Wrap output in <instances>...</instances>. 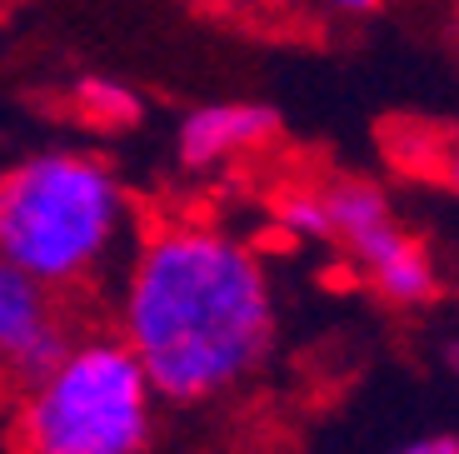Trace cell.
Returning <instances> with one entry per match:
<instances>
[{
  "label": "cell",
  "mask_w": 459,
  "mask_h": 454,
  "mask_svg": "<svg viewBox=\"0 0 459 454\" xmlns=\"http://www.w3.org/2000/svg\"><path fill=\"white\" fill-rule=\"evenodd\" d=\"M135 230V195L95 150L46 145L0 170V265L65 300L120 270Z\"/></svg>",
  "instance_id": "2"
},
{
  "label": "cell",
  "mask_w": 459,
  "mask_h": 454,
  "mask_svg": "<svg viewBox=\"0 0 459 454\" xmlns=\"http://www.w3.org/2000/svg\"><path fill=\"white\" fill-rule=\"evenodd\" d=\"M75 110L100 130H126L140 120V95L130 91V85H120V80H110V75H91V80H81V91H75Z\"/></svg>",
  "instance_id": "7"
},
{
  "label": "cell",
  "mask_w": 459,
  "mask_h": 454,
  "mask_svg": "<svg viewBox=\"0 0 459 454\" xmlns=\"http://www.w3.org/2000/svg\"><path fill=\"white\" fill-rule=\"evenodd\" d=\"M280 115L260 100H210L175 126V160L190 175H215L275 140Z\"/></svg>",
  "instance_id": "6"
},
{
  "label": "cell",
  "mask_w": 459,
  "mask_h": 454,
  "mask_svg": "<svg viewBox=\"0 0 459 454\" xmlns=\"http://www.w3.org/2000/svg\"><path fill=\"white\" fill-rule=\"evenodd\" d=\"M320 185V205H325V245L344 255L359 270V280H375L390 260H400L414 245V235L400 225L390 195L379 190L365 175H330Z\"/></svg>",
  "instance_id": "5"
},
{
  "label": "cell",
  "mask_w": 459,
  "mask_h": 454,
  "mask_svg": "<svg viewBox=\"0 0 459 454\" xmlns=\"http://www.w3.org/2000/svg\"><path fill=\"white\" fill-rule=\"evenodd\" d=\"M110 329L165 409L245 395L280 350V290L240 230L210 215L140 225L115 270Z\"/></svg>",
  "instance_id": "1"
},
{
  "label": "cell",
  "mask_w": 459,
  "mask_h": 454,
  "mask_svg": "<svg viewBox=\"0 0 459 454\" xmlns=\"http://www.w3.org/2000/svg\"><path fill=\"white\" fill-rule=\"evenodd\" d=\"M160 424V395L110 325L75 329L5 409L11 454H155Z\"/></svg>",
  "instance_id": "3"
},
{
  "label": "cell",
  "mask_w": 459,
  "mask_h": 454,
  "mask_svg": "<svg viewBox=\"0 0 459 454\" xmlns=\"http://www.w3.org/2000/svg\"><path fill=\"white\" fill-rule=\"evenodd\" d=\"M439 360H445V375L455 380V389H459V335H449V340H445V350H439Z\"/></svg>",
  "instance_id": "11"
},
{
  "label": "cell",
  "mask_w": 459,
  "mask_h": 454,
  "mask_svg": "<svg viewBox=\"0 0 459 454\" xmlns=\"http://www.w3.org/2000/svg\"><path fill=\"white\" fill-rule=\"evenodd\" d=\"M439 175H445V185L459 195V135L445 145V160H439Z\"/></svg>",
  "instance_id": "10"
},
{
  "label": "cell",
  "mask_w": 459,
  "mask_h": 454,
  "mask_svg": "<svg viewBox=\"0 0 459 454\" xmlns=\"http://www.w3.org/2000/svg\"><path fill=\"white\" fill-rule=\"evenodd\" d=\"M325 15H340V21H365L379 11V0H315Z\"/></svg>",
  "instance_id": "9"
},
{
  "label": "cell",
  "mask_w": 459,
  "mask_h": 454,
  "mask_svg": "<svg viewBox=\"0 0 459 454\" xmlns=\"http://www.w3.org/2000/svg\"><path fill=\"white\" fill-rule=\"evenodd\" d=\"M200 5H215V11H245V5H264V0H200Z\"/></svg>",
  "instance_id": "12"
},
{
  "label": "cell",
  "mask_w": 459,
  "mask_h": 454,
  "mask_svg": "<svg viewBox=\"0 0 459 454\" xmlns=\"http://www.w3.org/2000/svg\"><path fill=\"white\" fill-rule=\"evenodd\" d=\"M70 300L35 284L30 275L0 265V389L11 395L30 375H40L75 335Z\"/></svg>",
  "instance_id": "4"
},
{
  "label": "cell",
  "mask_w": 459,
  "mask_h": 454,
  "mask_svg": "<svg viewBox=\"0 0 459 454\" xmlns=\"http://www.w3.org/2000/svg\"><path fill=\"white\" fill-rule=\"evenodd\" d=\"M455 35H459V5H455Z\"/></svg>",
  "instance_id": "13"
},
{
  "label": "cell",
  "mask_w": 459,
  "mask_h": 454,
  "mask_svg": "<svg viewBox=\"0 0 459 454\" xmlns=\"http://www.w3.org/2000/svg\"><path fill=\"white\" fill-rule=\"evenodd\" d=\"M385 454H459V434L429 430V434H414V440L394 444V450H385Z\"/></svg>",
  "instance_id": "8"
}]
</instances>
